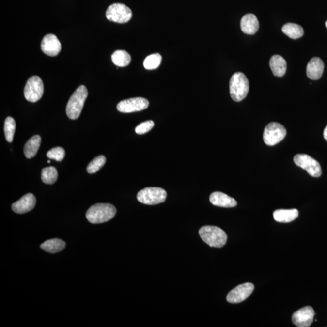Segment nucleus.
Instances as JSON below:
<instances>
[{
  "label": "nucleus",
  "mask_w": 327,
  "mask_h": 327,
  "mask_svg": "<svg viewBox=\"0 0 327 327\" xmlns=\"http://www.w3.org/2000/svg\"><path fill=\"white\" fill-rule=\"evenodd\" d=\"M116 209L110 203H96L91 206L86 213L87 220L92 224H101L115 217Z\"/></svg>",
  "instance_id": "f257e3e1"
},
{
  "label": "nucleus",
  "mask_w": 327,
  "mask_h": 327,
  "mask_svg": "<svg viewBox=\"0 0 327 327\" xmlns=\"http://www.w3.org/2000/svg\"><path fill=\"white\" fill-rule=\"evenodd\" d=\"M199 234L202 241L211 247L220 248L227 241V235L219 227L206 225L201 228Z\"/></svg>",
  "instance_id": "f03ea898"
},
{
  "label": "nucleus",
  "mask_w": 327,
  "mask_h": 327,
  "mask_svg": "<svg viewBox=\"0 0 327 327\" xmlns=\"http://www.w3.org/2000/svg\"><path fill=\"white\" fill-rule=\"evenodd\" d=\"M87 96L88 92L86 86L81 85L78 87L67 104L66 113L68 117L71 120H77L79 118Z\"/></svg>",
  "instance_id": "7ed1b4c3"
},
{
  "label": "nucleus",
  "mask_w": 327,
  "mask_h": 327,
  "mask_svg": "<svg viewBox=\"0 0 327 327\" xmlns=\"http://www.w3.org/2000/svg\"><path fill=\"white\" fill-rule=\"evenodd\" d=\"M249 81L246 75L242 72L235 73L230 81V94L233 100H243L249 93Z\"/></svg>",
  "instance_id": "20e7f679"
},
{
  "label": "nucleus",
  "mask_w": 327,
  "mask_h": 327,
  "mask_svg": "<svg viewBox=\"0 0 327 327\" xmlns=\"http://www.w3.org/2000/svg\"><path fill=\"white\" fill-rule=\"evenodd\" d=\"M167 192L160 187H147L137 194V200L145 205H156L164 202L166 200Z\"/></svg>",
  "instance_id": "39448f33"
},
{
  "label": "nucleus",
  "mask_w": 327,
  "mask_h": 327,
  "mask_svg": "<svg viewBox=\"0 0 327 327\" xmlns=\"http://www.w3.org/2000/svg\"><path fill=\"white\" fill-rule=\"evenodd\" d=\"M287 130L283 125L276 122L269 123L264 129L263 140L265 144L273 146L284 139Z\"/></svg>",
  "instance_id": "423d86ee"
},
{
  "label": "nucleus",
  "mask_w": 327,
  "mask_h": 327,
  "mask_svg": "<svg viewBox=\"0 0 327 327\" xmlns=\"http://www.w3.org/2000/svg\"><path fill=\"white\" fill-rule=\"evenodd\" d=\"M106 16L109 21L123 24L130 20L132 17V12L125 4L115 3L110 5L107 9Z\"/></svg>",
  "instance_id": "0eeeda50"
},
{
  "label": "nucleus",
  "mask_w": 327,
  "mask_h": 327,
  "mask_svg": "<svg viewBox=\"0 0 327 327\" xmlns=\"http://www.w3.org/2000/svg\"><path fill=\"white\" fill-rule=\"evenodd\" d=\"M44 93V84L38 76H32L27 81L24 89L25 98L29 102L35 103L40 100Z\"/></svg>",
  "instance_id": "6e6552de"
},
{
  "label": "nucleus",
  "mask_w": 327,
  "mask_h": 327,
  "mask_svg": "<svg viewBox=\"0 0 327 327\" xmlns=\"http://www.w3.org/2000/svg\"><path fill=\"white\" fill-rule=\"evenodd\" d=\"M294 162L296 166L305 170L310 176L318 178L321 176V165L316 159L307 154H297L294 157Z\"/></svg>",
  "instance_id": "1a4fd4ad"
},
{
  "label": "nucleus",
  "mask_w": 327,
  "mask_h": 327,
  "mask_svg": "<svg viewBox=\"0 0 327 327\" xmlns=\"http://www.w3.org/2000/svg\"><path fill=\"white\" fill-rule=\"evenodd\" d=\"M149 106L147 99L137 97L121 101L118 104L117 109L120 112L128 113L145 110Z\"/></svg>",
  "instance_id": "9d476101"
},
{
  "label": "nucleus",
  "mask_w": 327,
  "mask_h": 327,
  "mask_svg": "<svg viewBox=\"0 0 327 327\" xmlns=\"http://www.w3.org/2000/svg\"><path fill=\"white\" fill-rule=\"evenodd\" d=\"M254 288V285L251 283H245L237 286L227 295V300L231 304L243 302L250 296Z\"/></svg>",
  "instance_id": "9b49d317"
},
{
  "label": "nucleus",
  "mask_w": 327,
  "mask_h": 327,
  "mask_svg": "<svg viewBox=\"0 0 327 327\" xmlns=\"http://www.w3.org/2000/svg\"><path fill=\"white\" fill-rule=\"evenodd\" d=\"M314 314V310L311 307H305L293 314V323L299 327H310L313 322Z\"/></svg>",
  "instance_id": "f8f14e48"
},
{
  "label": "nucleus",
  "mask_w": 327,
  "mask_h": 327,
  "mask_svg": "<svg viewBox=\"0 0 327 327\" xmlns=\"http://www.w3.org/2000/svg\"><path fill=\"white\" fill-rule=\"evenodd\" d=\"M41 48L46 55L55 57L62 50V45L57 36L53 34H47L41 41Z\"/></svg>",
  "instance_id": "ddd939ff"
},
{
  "label": "nucleus",
  "mask_w": 327,
  "mask_h": 327,
  "mask_svg": "<svg viewBox=\"0 0 327 327\" xmlns=\"http://www.w3.org/2000/svg\"><path fill=\"white\" fill-rule=\"evenodd\" d=\"M36 205V198L31 193H28L12 205L15 213L23 214L33 209Z\"/></svg>",
  "instance_id": "4468645a"
},
{
  "label": "nucleus",
  "mask_w": 327,
  "mask_h": 327,
  "mask_svg": "<svg viewBox=\"0 0 327 327\" xmlns=\"http://www.w3.org/2000/svg\"><path fill=\"white\" fill-rule=\"evenodd\" d=\"M210 201L213 205L220 207L231 208L237 205L236 201L234 198L220 191H215L211 194Z\"/></svg>",
  "instance_id": "2eb2a0df"
},
{
  "label": "nucleus",
  "mask_w": 327,
  "mask_h": 327,
  "mask_svg": "<svg viewBox=\"0 0 327 327\" xmlns=\"http://www.w3.org/2000/svg\"><path fill=\"white\" fill-rule=\"evenodd\" d=\"M324 70V62L318 57L312 58L308 63L307 75L310 79L317 80L321 78Z\"/></svg>",
  "instance_id": "dca6fc26"
},
{
  "label": "nucleus",
  "mask_w": 327,
  "mask_h": 327,
  "mask_svg": "<svg viewBox=\"0 0 327 327\" xmlns=\"http://www.w3.org/2000/svg\"><path fill=\"white\" fill-rule=\"evenodd\" d=\"M259 24L258 18L253 14L245 15L241 21V30L247 35H254L258 31Z\"/></svg>",
  "instance_id": "f3484780"
},
{
  "label": "nucleus",
  "mask_w": 327,
  "mask_h": 327,
  "mask_svg": "<svg viewBox=\"0 0 327 327\" xmlns=\"http://www.w3.org/2000/svg\"><path fill=\"white\" fill-rule=\"evenodd\" d=\"M270 67L275 76L282 77L287 70V62L281 56L273 55L270 60Z\"/></svg>",
  "instance_id": "a211bd4d"
},
{
  "label": "nucleus",
  "mask_w": 327,
  "mask_h": 327,
  "mask_svg": "<svg viewBox=\"0 0 327 327\" xmlns=\"http://www.w3.org/2000/svg\"><path fill=\"white\" fill-rule=\"evenodd\" d=\"M299 216L297 209H280L273 212L274 219L278 222L288 223L293 221Z\"/></svg>",
  "instance_id": "6ab92c4d"
},
{
  "label": "nucleus",
  "mask_w": 327,
  "mask_h": 327,
  "mask_svg": "<svg viewBox=\"0 0 327 327\" xmlns=\"http://www.w3.org/2000/svg\"><path fill=\"white\" fill-rule=\"evenodd\" d=\"M41 142L40 136L36 135L30 138L26 143L24 147V153L27 158L31 159L35 156L40 147Z\"/></svg>",
  "instance_id": "aec40b11"
},
{
  "label": "nucleus",
  "mask_w": 327,
  "mask_h": 327,
  "mask_svg": "<svg viewBox=\"0 0 327 327\" xmlns=\"http://www.w3.org/2000/svg\"><path fill=\"white\" fill-rule=\"evenodd\" d=\"M41 249L50 253H58L64 249L65 243L64 241L60 239H52L43 242L41 245Z\"/></svg>",
  "instance_id": "412c9836"
},
{
  "label": "nucleus",
  "mask_w": 327,
  "mask_h": 327,
  "mask_svg": "<svg viewBox=\"0 0 327 327\" xmlns=\"http://www.w3.org/2000/svg\"><path fill=\"white\" fill-rule=\"evenodd\" d=\"M283 33L292 39H297L304 35V29L301 26L295 23H287L282 28Z\"/></svg>",
  "instance_id": "4be33fe9"
},
{
  "label": "nucleus",
  "mask_w": 327,
  "mask_h": 327,
  "mask_svg": "<svg viewBox=\"0 0 327 327\" xmlns=\"http://www.w3.org/2000/svg\"><path fill=\"white\" fill-rule=\"evenodd\" d=\"M111 60L113 64L118 67L127 66L131 62V57L125 50H118L115 51L111 55Z\"/></svg>",
  "instance_id": "5701e85b"
},
{
  "label": "nucleus",
  "mask_w": 327,
  "mask_h": 327,
  "mask_svg": "<svg viewBox=\"0 0 327 327\" xmlns=\"http://www.w3.org/2000/svg\"><path fill=\"white\" fill-rule=\"evenodd\" d=\"M58 171L54 167H46L41 171V179L44 183L53 184L57 181Z\"/></svg>",
  "instance_id": "b1692460"
},
{
  "label": "nucleus",
  "mask_w": 327,
  "mask_h": 327,
  "mask_svg": "<svg viewBox=\"0 0 327 327\" xmlns=\"http://www.w3.org/2000/svg\"><path fill=\"white\" fill-rule=\"evenodd\" d=\"M16 123L14 119L12 117L6 118L4 121V131L5 137L7 142L13 141L14 135L16 132Z\"/></svg>",
  "instance_id": "393cba45"
},
{
  "label": "nucleus",
  "mask_w": 327,
  "mask_h": 327,
  "mask_svg": "<svg viewBox=\"0 0 327 327\" xmlns=\"http://www.w3.org/2000/svg\"><path fill=\"white\" fill-rule=\"evenodd\" d=\"M162 61L161 55L159 53H154V54L148 56L144 61V67L147 70L156 69L159 66Z\"/></svg>",
  "instance_id": "a878e982"
},
{
  "label": "nucleus",
  "mask_w": 327,
  "mask_h": 327,
  "mask_svg": "<svg viewBox=\"0 0 327 327\" xmlns=\"http://www.w3.org/2000/svg\"><path fill=\"white\" fill-rule=\"evenodd\" d=\"M106 162V157L103 155H99L90 162L87 167V171L90 174H93L98 171L104 166Z\"/></svg>",
  "instance_id": "bb28decb"
},
{
  "label": "nucleus",
  "mask_w": 327,
  "mask_h": 327,
  "mask_svg": "<svg viewBox=\"0 0 327 327\" xmlns=\"http://www.w3.org/2000/svg\"><path fill=\"white\" fill-rule=\"evenodd\" d=\"M65 155L64 149L60 147L53 148L47 153V156L48 158L59 162L62 161L64 158Z\"/></svg>",
  "instance_id": "cd10ccee"
},
{
  "label": "nucleus",
  "mask_w": 327,
  "mask_h": 327,
  "mask_svg": "<svg viewBox=\"0 0 327 327\" xmlns=\"http://www.w3.org/2000/svg\"><path fill=\"white\" fill-rule=\"evenodd\" d=\"M154 125L155 123L152 120L145 121V122L140 124L135 128V132L139 135L145 134V133L150 132L154 127Z\"/></svg>",
  "instance_id": "c85d7f7f"
},
{
  "label": "nucleus",
  "mask_w": 327,
  "mask_h": 327,
  "mask_svg": "<svg viewBox=\"0 0 327 327\" xmlns=\"http://www.w3.org/2000/svg\"><path fill=\"white\" fill-rule=\"evenodd\" d=\"M324 139L326 140V141L327 142V125L326 126V127L325 128L324 131Z\"/></svg>",
  "instance_id": "c756f323"
},
{
  "label": "nucleus",
  "mask_w": 327,
  "mask_h": 327,
  "mask_svg": "<svg viewBox=\"0 0 327 327\" xmlns=\"http://www.w3.org/2000/svg\"><path fill=\"white\" fill-rule=\"evenodd\" d=\"M326 28H327V21L326 22Z\"/></svg>",
  "instance_id": "7c9ffc66"
},
{
  "label": "nucleus",
  "mask_w": 327,
  "mask_h": 327,
  "mask_svg": "<svg viewBox=\"0 0 327 327\" xmlns=\"http://www.w3.org/2000/svg\"><path fill=\"white\" fill-rule=\"evenodd\" d=\"M47 162H48V163H50V161H49V160H48V161H47Z\"/></svg>",
  "instance_id": "2f4dec72"
}]
</instances>
